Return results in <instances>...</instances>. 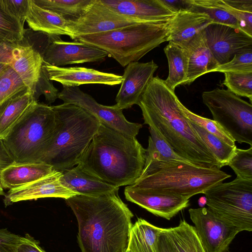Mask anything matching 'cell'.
<instances>
[{"label": "cell", "instance_id": "cell-1", "mask_svg": "<svg viewBox=\"0 0 252 252\" xmlns=\"http://www.w3.org/2000/svg\"><path fill=\"white\" fill-rule=\"evenodd\" d=\"M118 190L65 199L77 220L81 252H126L133 215Z\"/></svg>", "mask_w": 252, "mask_h": 252}, {"label": "cell", "instance_id": "cell-2", "mask_svg": "<svg viewBox=\"0 0 252 252\" xmlns=\"http://www.w3.org/2000/svg\"><path fill=\"white\" fill-rule=\"evenodd\" d=\"M175 92L158 76L153 77L138 105L144 124L152 127L184 159L220 168L213 155L183 114Z\"/></svg>", "mask_w": 252, "mask_h": 252}, {"label": "cell", "instance_id": "cell-3", "mask_svg": "<svg viewBox=\"0 0 252 252\" xmlns=\"http://www.w3.org/2000/svg\"><path fill=\"white\" fill-rule=\"evenodd\" d=\"M146 157V149L136 137L100 124L80 157L77 166L88 174L119 188L132 185L139 178Z\"/></svg>", "mask_w": 252, "mask_h": 252}, {"label": "cell", "instance_id": "cell-4", "mask_svg": "<svg viewBox=\"0 0 252 252\" xmlns=\"http://www.w3.org/2000/svg\"><path fill=\"white\" fill-rule=\"evenodd\" d=\"M231 176L217 166L187 160L152 159L145 161L140 176L129 186L148 192L189 199Z\"/></svg>", "mask_w": 252, "mask_h": 252}, {"label": "cell", "instance_id": "cell-5", "mask_svg": "<svg viewBox=\"0 0 252 252\" xmlns=\"http://www.w3.org/2000/svg\"><path fill=\"white\" fill-rule=\"evenodd\" d=\"M52 107L59 123V132L42 162L63 173L77 164L100 123L74 104L63 103Z\"/></svg>", "mask_w": 252, "mask_h": 252}, {"label": "cell", "instance_id": "cell-6", "mask_svg": "<svg viewBox=\"0 0 252 252\" xmlns=\"http://www.w3.org/2000/svg\"><path fill=\"white\" fill-rule=\"evenodd\" d=\"M170 20L136 23L110 31L79 36L74 40L106 52L108 56L125 67L132 62H138L148 52L167 41Z\"/></svg>", "mask_w": 252, "mask_h": 252}, {"label": "cell", "instance_id": "cell-7", "mask_svg": "<svg viewBox=\"0 0 252 252\" xmlns=\"http://www.w3.org/2000/svg\"><path fill=\"white\" fill-rule=\"evenodd\" d=\"M52 106L37 103L0 141L4 153L15 162H42L59 132Z\"/></svg>", "mask_w": 252, "mask_h": 252}, {"label": "cell", "instance_id": "cell-8", "mask_svg": "<svg viewBox=\"0 0 252 252\" xmlns=\"http://www.w3.org/2000/svg\"><path fill=\"white\" fill-rule=\"evenodd\" d=\"M207 208L239 232L252 230V180L239 177L205 191Z\"/></svg>", "mask_w": 252, "mask_h": 252}, {"label": "cell", "instance_id": "cell-9", "mask_svg": "<svg viewBox=\"0 0 252 252\" xmlns=\"http://www.w3.org/2000/svg\"><path fill=\"white\" fill-rule=\"evenodd\" d=\"M204 104L234 139L252 146V105L228 90L215 89L202 94Z\"/></svg>", "mask_w": 252, "mask_h": 252}, {"label": "cell", "instance_id": "cell-10", "mask_svg": "<svg viewBox=\"0 0 252 252\" xmlns=\"http://www.w3.org/2000/svg\"><path fill=\"white\" fill-rule=\"evenodd\" d=\"M58 98L63 103L78 106L95 117L103 124L126 135L136 137L142 125L128 121L123 110L116 105L105 106L97 103L90 95L84 93L78 86L63 87Z\"/></svg>", "mask_w": 252, "mask_h": 252}, {"label": "cell", "instance_id": "cell-11", "mask_svg": "<svg viewBox=\"0 0 252 252\" xmlns=\"http://www.w3.org/2000/svg\"><path fill=\"white\" fill-rule=\"evenodd\" d=\"M190 218L206 252H225L239 232L217 218L207 207L190 208Z\"/></svg>", "mask_w": 252, "mask_h": 252}, {"label": "cell", "instance_id": "cell-12", "mask_svg": "<svg viewBox=\"0 0 252 252\" xmlns=\"http://www.w3.org/2000/svg\"><path fill=\"white\" fill-rule=\"evenodd\" d=\"M146 22L119 14L95 0L81 17L70 21L68 29L71 39L81 35L116 30L134 24Z\"/></svg>", "mask_w": 252, "mask_h": 252}, {"label": "cell", "instance_id": "cell-13", "mask_svg": "<svg viewBox=\"0 0 252 252\" xmlns=\"http://www.w3.org/2000/svg\"><path fill=\"white\" fill-rule=\"evenodd\" d=\"M107 56L106 52L91 45L64 41L59 36L52 35H50L49 43L41 55L44 63L60 67L100 62Z\"/></svg>", "mask_w": 252, "mask_h": 252}, {"label": "cell", "instance_id": "cell-14", "mask_svg": "<svg viewBox=\"0 0 252 252\" xmlns=\"http://www.w3.org/2000/svg\"><path fill=\"white\" fill-rule=\"evenodd\" d=\"M202 32L220 65L228 62L235 54L252 47V36L234 27L212 23Z\"/></svg>", "mask_w": 252, "mask_h": 252}, {"label": "cell", "instance_id": "cell-15", "mask_svg": "<svg viewBox=\"0 0 252 252\" xmlns=\"http://www.w3.org/2000/svg\"><path fill=\"white\" fill-rule=\"evenodd\" d=\"M158 68V65L153 60L147 63L132 62L127 64L116 97V106L124 110L138 105Z\"/></svg>", "mask_w": 252, "mask_h": 252}, {"label": "cell", "instance_id": "cell-16", "mask_svg": "<svg viewBox=\"0 0 252 252\" xmlns=\"http://www.w3.org/2000/svg\"><path fill=\"white\" fill-rule=\"evenodd\" d=\"M63 172L55 170L35 181L16 189L5 194V206L21 201L45 197H59L66 199L79 195L65 187L61 181Z\"/></svg>", "mask_w": 252, "mask_h": 252}, {"label": "cell", "instance_id": "cell-17", "mask_svg": "<svg viewBox=\"0 0 252 252\" xmlns=\"http://www.w3.org/2000/svg\"><path fill=\"white\" fill-rule=\"evenodd\" d=\"M115 12L146 22L167 21L175 14L161 0H99Z\"/></svg>", "mask_w": 252, "mask_h": 252}, {"label": "cell", "instance_id": "cell-18", "mask_svg": "<svg viewBox=\"0 0 252 252\" xmlns=\"http://www.w3.org/2000/svg\"><path fill=\"white\" fill-rule=\"evenodd\" d=\"M124 193L127 200L168 220L189 205V199L182 197L148 192L129 186L125 188Z\"/></svg>", "mask_w": 252, "mask_h": 252}, {"label": "cell", "instance_id": "cell-19", "mask_svg": "<svg viewBox=\"0 0 252 252\" xmlns=\"http://www.w3.org/2000/svg\"><path fill=\"white\" fill-rule=\"evenodd\" d=\"M51 81H57L63 87H75L83 84L119 85L122 76L82 67H60L43 62Z\"/></svg>", "mask_w": 252, "mask_h": 252}, {"label": "cell", "instance_id": "cell-20", "mask_svg": "<svg viewBox=\"0 0 252 252\" xmlns=\"http://www.w3.org/2000/svg\"><path fill=\"white\" fill-rule=\"evenodd\" d=\"M212 23L204 12L191 9L179 11L170 20L167 41L184 46Z\"/></svg>", "mask_w": 252, "mask_h": 252}, {"label": "cell", "instance_id": "cell-21", "mask_svg": "<svg viewBox=\"0 0 252 252\" xmlns=\"http://www.w3.org/2000/svg\"><path fill=\"white\" fill-rule=\"evenodd\" d=\"M43 63L42 57L32 46L20 44L14 46L8 64L33 94Z\"/></svg>", "mask_w": 252, "mask_h": 252}, {"label": "cell", "instance_id": "cell-22", "mask_svg": "<svg viewBox=\"0 0 252 252\" xmlns=\"http://www.w3.org/2000/svg\"><path fill=\"white\" fill-rule=\"evenodd\" d=\"M45 162H11L0 169V184L3 189H13L40 179L54 171Z\"/></svg>", "mask_w": 252, "mask_h": 252}, {"label": "cell", "instance_id": "cell-23", "mask_svg": "<svg viewBox=\"0 0 252 252\" xmlns=\"http://www.w3.org/2000/svg\"><path fill=\"white\" fill-rule=\"evenodd\" d=\"M188 69L185 85H189L199 77L213 71L220 65L211 52L202 31L186 45Z\"/></svg>", "mask_w": 252, "mask_h": 252}, {"label": "cell", "instance_id": "cell-24", "mask_svg": "<svg viewBox=\"0 0 252 252\" xmlns=\"http://www.w3.org/2000/svg\"><path fill=\"white\" fill-rule=\"evenodd\" d=\"M38 103L28 89L0 104V140L6 138L15 125Z\"/></svg>", "mask_w": 252, "mask_h": 252}, {"label": "cell", "instance_id": "cell-25", "mask_svg": "<svg viewBox=\"0 0 252 252\" xmlns=\"http://www.w3.org/2000/svg\"><path fill=\"white\" fill-rule=\"evenodd\" d=\"M26 21L29 27L34 32L49 35H66L71 38L68 29L70 21L52 11L43 8L36 4L33 0H29Z\"/></svg>", "mask_w": 252, "mask_h": 252}, {"label": "cell", "instance_id": "cell-26", "mask_svg": "<svg viewBox=\"0 0 252 252\" xmlns=\"http://www.w3.org/2000/svg\"><path fill=\"white\" fill-rule=\"evenodd\" d=\"M61 181L75 193L88 196H99L119 189L88 174L77 165L63 172Z\"/></svg>", "mask_w": 252, "mask_h": 252}, {"label": "cell", "instance_id": "cell-27", "mask_svg": "<svg viewBox=\"0 0 252 252\" xmlns=\"http://www.w3.org/2000/svg\"><path fill=\"white\" fill-rule=\"evenodd\" d=\"M162 230L143 219H138L132 225L127 250L131 252H157Z\"/></svg>", "mask_w": 252, "mask_h": 252}, {"label": "cell", "instance_id": "cell-28", "mask_svg": "<svg viewBox=\"0 0 252 252\" xmlns=\"http://www.w3.org/2000/svg\"><path fill=\"white\" fill-rule=\"evenodd\" d=\"M164 52L168 64V75L164 80L172 90L176 87L185 85L187 79L188 56L184 46L169 42L164 47Z\"/></svg>", "mask_w": 252, "mask_h": 252}, {"label": "cell", "instance_id": "cell-29", "mask_svg": "<svg viewBox=\"0 0 252 252\" xmlns=\"http://www.w3.org/2000/svg\"><path fill=\"white\" fill-rule=\"evenodd\" d=\"M164 231L177 252H206L194 226L185 220Z\"/></svg>", "mask_w": 252, "mask_h": 252}, {"label": "cell", "instance_id": "cell-30", "mask_svg": "<svg viewBox=\"0 0 252 252\" xmlns=\"http://www.w3.org/2000/svg\"><path fill=\"white\" fill-rule=\"evenodd\" d=\"M39 6L74 21L84 15L95 0H33Z\"/></svg>", "mask_w": 252, "mask_h": 252}, {"label": "cell", "instance_id": "cell-31", "mask_svg": "<svg viewBox=\"0 0 252 252\" xmlns=\"http://www.w3.org/2000/svg\"><path fill=\"white\" fill-rule=\"evenodd\" d=\"M190 123L194 130L213 155L220 168L227 165L234 155L236 146H230L218 137L207 132L196 124L191 121Z\"/></svg>", "mask_w": 252, "mask_h": 252}, {"label": "cell", "instance_id": "cell-32", "mask_svg": "<svg viewBox=\"0 0 252 252\" xmlns=\"http://www.w3.org/2000/svg\"><path fill=\"white\" fill-rule=\"evenodd\" d=\"M191 3L190 9L206 13L213 23L240 29L237 20L221 6L219 0H191Z\"/></svg>", "mask_w": 252, "mask_h": 252}, {"label": "cell", "instance_id": "cell-33", "mask_svg": "<svg viewBox=\"0 0 252 252\" xmlns=\"http://www.w3.org/2000/svg\"><path fill=\"white\" fill-rule=\"evenodd\" d=\"M148 146L146 149V161L187 160L179 156L171 146L154 129L149 127ZM188 161V160H187Z\"/></svg>", "mask_w": 252, "mask_h": 252}, {"label": "cell", "instance_id": "cell-34", "mask_svg": "<svg viewBox=\"0 0 252 252\" xmlns=\"http://www.w3.org/2000/svg\"><path fill=\"white\" fill-rule=\"evenodd\" d=\"M25 31L24 25L0 5V42L11 45L19 44L24 39Z\"/></svg>", "mask_w": 252, "mask_h": 252}, {"label": "cell", "instance_id": "cell-35", "mask_svg": "<svg viewBox=\"0 0 252 252\" xmlns=\"http://www.w3.org/2000/svg\"><path fill=\"white\" fill-rule=\"evenodd\" d=\"M178 104L183 114L191 122L202 127L207 132L218 137L232 147L235 141L232 137L216 121L199 116L190 111L179 100Z\"/></svg>", "mask_w": 252, "mask_h": 252}, {"label": "cell", "instance_id": "cell-36", "mask_svg": "<svg viewBox=\"0 0 252 252\" xmlns=\"http://www.w3.org/2000/svg\"><path fill=\"white\" fill-rule=\"evenodd\" d=\"M27 89L17 73L7 64L0 73V104Z\"/></svg>", "mask_w": 252, "mask_h": 252}, {"label": "cell", "instance_id": "cell-37", "mask_svg": "<svg viewBox=\"0 0 252 252\" xmlns=\"http://www.w3.org/2000/svg\"><path fill=\"white\" fill-rule=\"evenodd\" d=\"M223 84L237 96L252 100V72L245 73L225 72Z\"/></svg>", "mask_w": 252, "mask_h": 252}, {"label": "cell", "instance_id": "cell-38", "mask_svg": "<svg viewBox=\"0 0 252 252\" xmlns=\"http://www.w3.org/2000/svg\"><path fill=\"white\" fill-rule=\"evenodd\" d=\"M227 165L234 171L237 177L252 180V146L247 150L236 147Z\"/></svg>", "mask_w": 252, "mask_h": 252}, {"label": "cell", "instance_id": "cell-39", "mask_svg": "<svg viewBox=\"0 0 252 252\" xmlns=\"http://www.w3.org/2000/svg\"><path fill=\"white\" fill-rule=\"evenodd\" d=\"M213 72L245 73L252 72V47L235 54L230 61L220 64Z\"/></svg>", "mask_w": 252, "mask_h": 252}, {"label": "cell", "instance_id": "cell-40", "mask_svg": "<svg viewBox=\"0 0 252 252\" xmlns=\"http://www.w3.org/2000/svg\"><path fill=\"white\" fill-rule=\"evenodd\" d=\"M49 79L48 72L43 63L40 76L36 83L33 94L34 98L38 101L39 97L43 94L46 101L49 104L54 102L58 98L59 92Z\"/></svg>", "mask_w": 252, "mask_h": 252}, {"label": "cell", "instance_id": "cell-41", "mask_svg": "<svg viewBox=\"0 0 252 252\" xmlns=\"http://www.w3.org/2000/svg\"><path fill=\"white\" fill-rule=\"evenodd\" d=\"M29 1L0 0V5L4 10L24 26L29 8Z\"/></svg>", "mask_w": 252, "mask_h": 252}, {"label": "cell", "instance_id": "cell-42", "mask_svg": "<svg viewBox=\"0 0 252 252\" xmlns=\"http://www.w3.org/2000/svg\"><path fill=\"white\" fill-rule=\"evenodd\" d=\"M220 4L238 21L240 29L252 36V12L234 9L227 5L223 0H219Z\"/></svg>", "mask_w": 252, "mask_h": 252}, {"label": "cell", "instance_id": "cell-43", "mask_svg": "<svg viewBox=\"0 0 252 252\" xmlns=\"http://www.w3.org/2000/svg\"><path fill=\"white\" fill-rule=\"evenodd\" d=\"M20 237L6 228L0 229V252H17Z\"/></svg>", "mask_w": 252, "mask_h": 252}, {"label": "cell", "instance_id": "cell-44", "mask_svg": "<svg viewBox=\"0 0 252 252\" xmlns=\"http://www.w3.org/2000/svg\"><path fill=\"white\" fill-rule=\"evenodd\" d=\"M17 252H46L39 246L38 242L29 234L20 237Z\"/></svg>", "mask_w": 252, "mask_h": 252}, {"label": "cell", "instance_id": "cell-45", "mask_svg": "<svg viewBox=\"0 0 252 252\" xmlns=\"http://www.w3.org/2000/svg\"><path fill=\"white\" fill-rule=\"evenodd\" d=\"M161 1L175 13L181 10L190 9L192 7L191 0H161Z\"/></svg>", "mask_w": 252, "mask_h": 252}, {"label": "cell", "instance_id": "cell-46", "mask_svg": "<svg viewBox=\"0 0 252 252\" xmlns=\"http://www.w3.org/2000/svg\"><path fill=\"white\" fill-rule=\"evenodd\" d=\"M157 252H177L166 235L164 228L159 235Z\"/></svg>", "mask_w": 252, "mask_h": 252}, {"label": "cell", "instance_id": "cell-47", "mask_svg": "<svg viewBox=\"0 0 252 252\" xmlns=\"http://www.w3.org/2000/svg\"><path fill=\"white\" fill-rule=\"evenodd\" d=\"M14 46L0 42V73L8 63Z\"/></svg>", "mask_w": 252, "mask_h": 252}, {"label": "cell", "instance_id": "cell-48", "mask_svg": "<svg viewBox=\"0 0 252 252\" xmlns=\"http://www.w3.org/2000/svg\"><path fill=\"white\" fill-rule=\"evenodd\" d=\"M230 7L239 10L252 12V0H223Z\"/></svg>", "mask_w": 252, "mask_h": 252}, {"label": "cell", "instance_id": "cell-49", "mask_svg": "<svg viewBox=\"0 0 252 252\" xmlns=\"http://www.w3.org/2000/svg\"><path fill=\"white\" fill-rule=\"evenodd\" d=\"M198 204L201 208L204 207V206L206 204V197L204 196L200 197L198 200Z\"/></svg>", "mask_w": 252, "mask_h": 252}, {"label": "cell", "instance_id": "cell-50", "mask_svg": "<svg viewBox=\"0 0 252 252\" xmlns=\"http://www.w3.org/2000/svg\"><path fill=\"white\" fill-rule=\"evenodd\" d=\"M5 194L4 192L3 189L2 188V187L1 186V185L0 184V196L5 195Z\"/></svg>", "mask_w": 252, "mask_h": 252}, {"label": "cell", "instance_id": "cell-51", "mask_svg": "<svg viewBox=\"0 0 252 252\" xmlns=\"http://www.w3.org/2000/svg\"><path fill=\"white\" fill-rule=\"evenodd\" d=\"M126 252H131L130 251H129V250H127V251H126Z\"/></svg>", "mask_w": 252, "mask_h": 252}]
</instances>
